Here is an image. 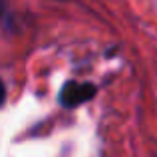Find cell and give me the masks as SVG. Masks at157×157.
Wrapping results in <instances>:
<instances>
[{"label":"cell","mask_w":157,"mask_h":157,"mask_svg":"<svg viewBox=\"0 0 157 157\" xmlns=\"http://www.w3.org/2000/svg\"><path fill=\"white\" fill-rule=\"evenodd\" d=\"M96 94H98V88H96V84H92V82L68 80L64 86H62L58 101H60V105L66 107V109H74V107L94 100Z\"/></svg>","instance_id":"6da1fadb"}]
</instances>
